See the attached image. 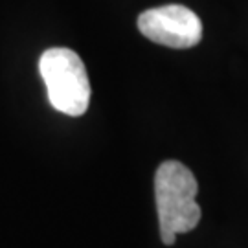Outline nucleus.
<instances>
[{
	"label": "nucleus",
	"mask_w": 248,
	"mask_h": 248,
	"mask_svg": "<svg viewBox=\"0 0 248 248\" xmlns=\"http://www.w3.org/2000/svg\"><path fill=\"white\" fill-rule=\"evenodd\" d=\"M197 193L199 184L189 168L177 160L160 164L155 175V197L164 245H173L177 233L191 232L199 224L201 206L195 201Z\"/></svg>",
	"instance_id": "obj_1"
},
{
	"label": "nucleus",
	"mask_w": 248,
	"mask_h": 248,
	"mask_svg": "<svg viewBox=\"0 0 248 248\" xmlns=\"http://www.w3.org/2000/svg\"><path fill=\"white\" fill-rule=\"evenodd\" d=\"M39 72L45 79L48 99L55 110L81 116L90 103V81L78 53L70 48H50L39 59Z\"/></svg>",
	"instance_id": "obj_2"
},
{
	"label": "nucleus",
	"mask_w": 248,
	"mask_h": 248,
	"mask_svg": "<svg viewBox=\"0 0 248 248\" xmlns=\"http://www.w3.org/2000/svg\"><path fill=\"white\" fill-rule=\"evenodd\" d=\"M138 30L149 41L169 48H191L202 39V22L186 6L169 4L143 11L138 17Z\"/></svg>",
	"instance_id": "obj_3"
}]
</instances>
